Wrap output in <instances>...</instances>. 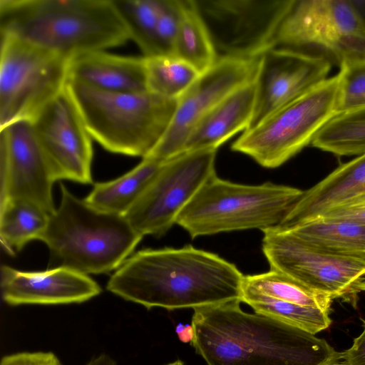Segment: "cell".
Segmentation results:
<instances>
[{
  "label": "cell",
  "instance_id": "30",
  "mask_svg": "<svg viewBox=\"0 0 365 365\" xmlns=\"http://www.w3.org/2000/svg\"><path fill=\"white\" fill-rule=\"evenodd\" d=\"M339 69L336 113L365 108V60Z\"/></svg>",
  "mask_w": 365,
  "mask_h": 365
},
{
  "label": "cell",
  "instance_id": "24",
  "mask_svg": "<svg viewBox=\"0 0 365 365\" xmlns=\"http://www.w3.org/2000/svg\"><path fill=\"white\" fill-rule=\"evenodd\" d=\"M242 294L262 295L329 312L334 300L329 295L313 289L291 277L273 269L262 274L244 275Z\"/></svg>",
  "mask_w": 365,
  "mask_h": 365
},
{
  "label": "cell",
  "instance_id": "26",
  "mask_svg": "<svg viewBox=\"0 0 365 365\" xmlns=\"http://www.w3.org/2000/svg\"><path fill=\"white\" fill-rule=\"evenodd\" d=\"M174 56L190 65L200 74L216 62L210 35L193 0H182V14Z\"/></svg>",
  "mask_w": 365,
  "mask_h": 365
},
{
  "label": "cell",
  "instance_id": "1",
  "mask_svg": "<svg viewBox=\"0 0 365 365\" xmlns=\"http://www.w3.org/2000/svg\"><path fill=\"white\" fill-rule=\"evenodd\" d=\"M243 277L234 264L187 245L137 252L115 271L106 288L148 309H195L241 301Z\"/></svg>",
  "mask_w": 365,
  "mask_h": 365
},
{
  "label": "cell",
  "instance_id": "31",
  "mask_svg": "<svg viewBox=\"0 0 365 365\" xmlns=\"http://www.w3.org/2000/svg\"><path fill=\"white\" fill-rule=\"evenodd\" d=\"M182 14V0H163L155 33L154 56H174Z\"/></svg>",
  "mask_w": 365,
  "mask_h": 365
},
{
  "label": "cell",
  "instance_id": "16",
  "mask_svg": "<svg viewBox=\"0 0 365 365\" xmlns=\"http://www.w3.org/2000/svg\"><path fill=\"white\" fill-rule=\"evenodd\" d=\"M331 66L324 60L291 51H265L259 57L255 107L248 129L326 80Z\"/></svg>",
  "mask_w": 365,
  "mask_h": 365
},
{
  "label": "cell",
  "instance_id": "10",
  "mask_svg": "<svg viewBox=\"0 0 365 365\" xmlns=\"http://www.w3.org/2000/svg\"><path fill=\"white\" fill-rule=\"evenodd\" d=\"M262 252L270 269L357 307L365 292V259L320 248L277 227L262 231Z\"/></svg>",
  "mask_w": 365,
  "mask_h": 365
},
{
  "label": "cell",
  "instance_id": "32",
  "mask_svg": "<svg viewBox=\"0 0 365 365\" xmlns=\"http://www.w3.org/2000/svg\"><path fill=\"white\" fill-rule=\"evenodd\" d=\"M317 218L365 223V194L328 211Z\"/></svg>",
  "mask_w": 365,
  "mask_h": 365
},
{
  "label": "cell",
  "instance_id": "29",
  "mask_svg": "<svg viewBox=\"0 0 365 365\" xmlns=\"http://www.w3.org/2000/svg\"><path fill=\"white\" fill-rule=\"evenodd\" d=\"M130 39L145 58L154 56V38L163 0H112Z\"/></svg>",
  "mask_w": 365,
  "mask_h": 365
},
{
  "label": "cell",
  "instance_id": "17",
  "mask_svg": "<svg viewBox=\"0 0 365 365\" xmlns=\"http://www.w3.org/2000/svg\"><path fill=\"white\" fill-rule=\"evenodd\" d=\"M0 273L2 298L12 306L82 303L101 292L88 275L64 267L25 272L2 265Z\"/></svg>",
  "mask_w": 365,
  "mask_h": 365
},
{
  "label": "cell",
  "instance_id": "36",
  "mask_svg": "<svg viewBox=\"0 0 365 365\" xmlns=\"http://www.w3.org/2000/svg\"><path fill=\"white\" fill-rule=\"evenodd\" d=\"M86 365H118L110 356L107 354H101L91 359Z\"/></svg>",
  "mask_w": 365,
  "mask_h": 365
},
{
  "label": "cell",
  "instance_id": "13",
  "mask_svg": "<svg viewBox=\"0 0 365 365\" xmlns=\"http://www.w3.org/2000/svg\"><path fill=\"white\" fill-rule=\"evenodd\" d=\"M259 58L220 60L201 73L177 100L172 121L165 135L145 158L164 163L182 153L200 120L228 94L256 78Z\"/></svg>",
  "mask_w": 365,
  "mask_h": 365
},
{
  "label": "cell",
  "instance_id": "15",
  "mask_svg": "<svg viewBox=\"0 0 365 365\" xmlns=\"http://www.w3.org/2000/svg\"><path fill=\"white\" fill-rule=\"evenodd\" d=\"M55 180L31 120L0 128V203L31 202L51 215L55 211Z\"/></svg>",
  "mask_w": 365,
  "mask_h": 365
},
{
  "label": "cell",
  "instance_id": "8",
  "mask_svg": "<svg viewBox=\"0 0 365 365\" xmlns=\"http://www.w3.org/2000/svg\"><path fill=\"white\" fill-rule=\"evenodd\" d=\"M339 86L338 73L244 131L231 149L264 168L279 167L311 144L336 113Z\"/></svg>",
  "mask_w": 365,
  "mask_h": 365
},
{
  "label": "cell",
  "instance_id": "28",
  "mask_svg": "<svg viewBox=\"0 0 365 365\" xmlns=\"http://www.w3.org/2000/svg\"><path fill=\"white\" fill-rule=\"evenodd\" d=\"M145 65L148 91L170 99L178 100L200 75L175 56L145 58Z\"/></svg>",
  "mask_w": 365,
  "mask_h": 365
},
{
  "label": "cell",
  "instance_id": "21",
  "mask_svg": "<svg viewBox=\"0 0 365 365\" xmlns=\"http://www.w3.org/2000/svg\"><path fill=\"white\" fill-rule=\"evenodd\" d=\"M162 164L154 159L144 158L123 175L96 183L84 200L101 211L124 215L153 179Z\"/></svg>",
  "mask_w": 365,
  "mask_h": 365
},
{
  "label": "cell",
  "instance_id": "18",
  "mask_svg": "<svg viewBox=\"0 0 365 365\" xmlns=\"http://www.w3.org/2000/svg\"><path fill=\"white\" fill-rule=\"evenodd\" d=\"M365 194V153L340 165L304 191L277 227L289 230Z\"/></svg>",
  "mask_w": 365,
  "mask_h": 365
},
{
  "label": "cell",
  "instance_id": "12",
  "mask_svg": "<svg viewBox=\"0 0 365 365\" xmlns=\"http://www.w3.org/2000/svg\"><path fill=\"white\" fill-rule=\"evenodd\" d=\"M220 60H253L271 47L289 0H193Z\"/></svg>",
  "mask_w": 365,
  "mask_h": 365
},
{
  "label": "cell",
  "instance_id": "6",
  "mask_svg": "<svg viewBox=\"0 0 365 365\" xmlns=\"http://www.w3.org/2000/svg\"><path fill=\"white\" fill-rule=\"evenodd\" d=\"M302 190L272 182L251 185L212 175L179 214L176 224L192 238L249 229L277 227Z\"/></svg>",
  "mask_w": 365,
  "mask_h": 365
},
{
  "label": "cell",
  "instance_id": "23",
  "mask_svg": "<svg viewBox=\"0 0 365 365\" xmlns=\"http://www.w3.org/2000/svg\"><path fill=\"white\" fill-rule=\"evenodd\" d=\"M50 216L28 200H9L0 203V239L5 250L14 255L30 241L40 240Z\"/></svg>",
  "mask_w": 365,
  "mask_h": 365
},
{
  "label": "cell",
  "instance_id": "5",
  "mask_svg": "<svg viewBox=\"0 0 365 365\" xmlns=\"http://www.w3.org/2000/svg\"><path fill=\"white\" fill-rule=\"evenodd\" d=\"M66 88L92 139L110 152L143 158L165 135L177 106L149 91L109 92L69 80Z\"/></svg>",
  "mask_w": 365,
  "mask_h": 365
},
{
  "label": "cell",
  "instance_id": "35",
  "mask_svg": "<svg viewBox=\"0 0 365 365\" xmlns=\"http://www.w3.org/2000/svg\"><path fill=\"white\" fill-rule=\"evenodd\" d=\"M175 332L181 342H192L195 336L194 328L191 324L179 323L175 327Z\"/></svg>",
  "mask_w": 365,
  "mask_h": 365
},
{
  "label": "cell",
  "instance_id": "34",
  "mask_svg": "<svg viewBox=\"0 0 365 365\" xmlns=\"http://www.w3.org/2000/svg\"><path fill=\"white\" fill-rule=\"evenodd\" d=\"M362 322L363 331L354 339L351 346L341 352L339 365H365V320Z\"/></svg>",
  "mask_w": 365,
  "mask_h": 365
},
{
  "label": "cell",
  "instance_id": "25",
  "mask_svg": "<svg viewBox=\"0 0 365 365\" xmlns=\"http://www.w3.org/2000/svg\"><path fill=\"white\" fill-rule=\"evenodd\" d=\"M311 145L339 156L365 153V108L336 113L319 130Z\"/></svg>",
  "mask_w": 365,
  "mask_h": 365
},
{
  "label": "cell",
  "instance_id": "9",
  "mask_svg": "<svg viewBox=\"0 0 365 365\" xmlns=\"http://www.w3.org/2000/svg\"><path fill=\"white\" fill-rule=\"evenodd\" d=\"M71 58L1 35L0 128L32 120L68 81Z\"/></svg>",
  "mask_w": 365,
  "mask_h": 365
},
{
  "label": "cell",
  "instance_id": "4",
  "mask_svg": "<svg viewBox=\"0 0 365 365\" xmlns=\"http://www.w3.org/2000/svg\"><path fill=\"white\" fill-rule=\"evenodd\" d=\"M61 202L39 240L48 247L51 268L85 274L116 270L143 236L124 215L106 212L79 199L62 183Z\"/></svg>",
  "mask_w": 365,
  "mask_h": 365
},
{
  "label": "cell",
  "instance_id": "27",
  "mask_svg": "<svg viewBox=\"0 0 365 365\" xmlns=\"http://www.w3.org/2000/svg\"><path fill=\"white\" fill-rule=\"evenodd\" d=\"M241 302L255 313L267 316L307 332L316 334L331 324L330 312L299 305L257 294H242Z\"/></svg>",
  "mask_w": 365,
  "mask_h": 365
},
{
  "label": "cell",
  "instance_id": "11",
  "mask_svg": "<svg viewBox=\"0 0 365 365\" xmlns=\"http://www.w3.org/2000/svg\"><path fill=\"white\" fill-rule=\"evenodd\" d=\"M216 152L187 151L163 163L124 215L134 230L143 237L165 235L203 184L216 174Z\"/></svg>",
  "mask_w": 365,
  "mask_h": 365
},
{
  "label": "cell",
  "instance_id": "20",
  "mask_svg": "<svg viewBox=\"0 0 365 365\" xmlns=\"http://www.w3.org/2000/svg\"><path fill=\"white\" fill-rule=\"evenodd\" d=\"M255 79L237 88L209 111L192 130L183 152L217 150L240 131L247 130L254 115Z\"/></svg>",
  "mask_w": 365,
  "mask_h": 365
},
{
  "label": "cell",
  "instance_id": "22",
  "mask_svg": "<svg viewBox=\"0 0 365 365\" xmlns=\"http://www.w3.org/2000/svg\"><path fill=\"white\" fill-rule=\"evenodd\" d=\"M287 230L324 250L365 259V223L315 218Z\"/></svg>",
  "mask_w": 365,
  "mask_h": 365
},
{
  "label": "cell",
  "instance_id": "2",
  "mask_svg": "<svg viewBox=\"0 0 365 365\" xmlns=\"http://www.w3.org/2000/svg\"><path fill=\"white\" fill-rule=\"evenodd\" d=\"M240 300L194 309L191 342L207 365H339L325 339L276 319L244 312Z\"/></svg>",
  "mask_w": 365,
  "mask_h": 365
},
{
  "label": "cell",
  "instance_id": "3",
  "mask_svg": "<svg viewBox=\"0 0 365 365\" xmlns=\"http://www.w3.org/2000/svg\"><path fill=\"white\" fill-rule=\"evenodd\" d=\"M0 34L68 58L130 39L112 0H0Z\"/></svg>",
  "mask_w": 365,
  "mask_h": 365
},
{
  "label": "cell",
  "instance_id": "14",
  "mask_svg": "<svg viewBox=\"0 0 365 365\" xmlns=\"http://www.w3.org/2000/svg\"><path fill=\"white\" fill-rule=\"evenodd\" d=\"M31 123L55 182L92 183V138L66 88Z\"/></svg>",
  "mask_w": 365,
  "mask_h": 365
},
{
  "label": "cell",
  "instance_id": "33",
  "mask_svg": "<svg viewBox=\"0 0 365 365\" xmlns=\"http://www.w3.org/2000/svg\"><path fill=\"white\" fill-rule=\"evenodd\" d=\"M0 365H61L51 351L19 352L4 356Z\"/></svg>",
  "mask_w": 365,
  "mask_h": 365
},
{
  "label": "cell",
  "instance_id": "7",
  "mask_svg": "<svg viewBox=\"0 0 365 365\" xmlns=\"http://www.w3.org/2000/svg\"><path fill=\"white\" fill-rule=\"evenodd\" d=\"M269 49L322 59L339 68L364 61L361 1L289 0Z\"/></svg>",
  "mask_w": 365,
  "mask_h": 365
},
{
  "label": "cell",
  "instance_id": "19",
  "mask_svg": "<svg viewBox=\"0 0 365 365\" xmlns=\"http://www.w3.org/2000/svg\"><path fill=\"white\" fill-rule=\"evenodd\" d=\"M68 80L109 92L148 91L144 56H123L104 51L72 56L68 62Z\"/></svg>",
  "mask_w": 365,
  "mask_h": 365
},
{
  "label": "cell",
  "instance_id": "37",
  "mask_svg": "<svg viewBox=\"0 0 365 365\" xmlns=\"http://www.w3.org/2000/svg\"><path fill=\"white\" fill-rule=\"evenodd\" d=\"M165 365H184V364H183V362L181 360L178 359V360H176L175 361L168 363V364H165Z\"/></svg>",
  "mask_w": 365,
  "mask_h": 365
}]
</instances>
